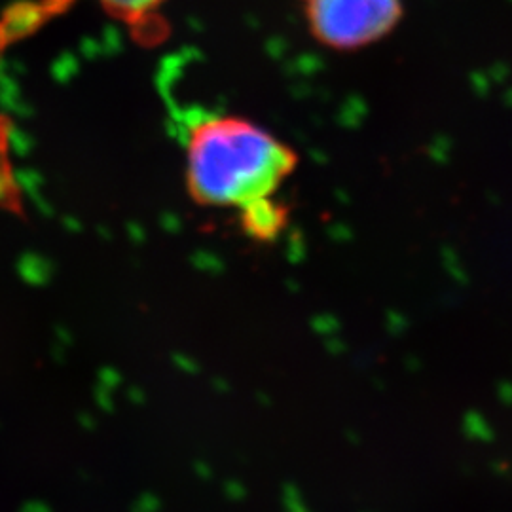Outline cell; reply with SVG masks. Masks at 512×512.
I'll return each mask as SVG.
<instances>
[{"label":"cell","instance_id":"277c9868","mask_svg":"<svg viewBox=\"0 0 512 512\" xmlns=\"http://www.w3.org/2000/svg\"><path fill=\"white\" fill-rule=\"evenodd\" d=\"M114 18L122 19L131 27H147L165 0H97Z\"/></svg>","mask_w":512,"mask_h":512},{"label":"cell","instance_id":"7a4b0ae2","mask_svg":"<svg viewBox=\"0 0 512 512\" xmlns=\"http://www.w3.org/2000/svg\"><path fill=\"white\" fill-rule=\"evenodd\" d=\"M311 35L348 52L389 35L403 16L401 0H304Z\"/></svg>","mask_w":512,"mask_h":512},{"label":"cell","instance_id":"3957f363","mask_svg":"<svg viewBox=\"0 0 512 512\" xmlns=\"http://www.w3.org/2000/svg\"><path fill=\"white\" fill-rule=\"evenodd\" d=\"M243 232L258 241L274 239L287 224V209L281 203L266 202L241 213Z\"/></svg>","mask_w":512,"mask_h":512},{"label":"cell","instance_id":"6da1fadb","mask_svg":"<svg viewBox=\"0 0 512 512\" xmlns=\"http://www.w3.org/2000/svg\"><path fill=\"white\" fill-rule=\"evenodd\" d=\"M298 156L266 129L238 116H207L186 139V186L194 202L249 207L272 202Z\"/></svg>","mask_w":512,"mask_h":512}]
</instances>
